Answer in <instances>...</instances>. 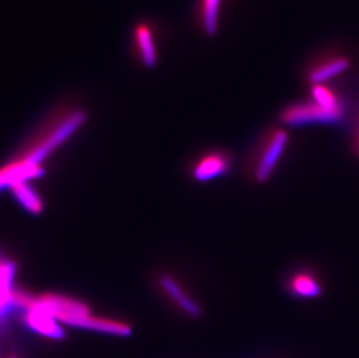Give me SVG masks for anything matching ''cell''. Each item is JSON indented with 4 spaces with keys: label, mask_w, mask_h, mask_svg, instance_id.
Masks as SVG:
<instances>
[{
    "label": "cell",
    "mask_w": 359,
    "mask_h": 358,
    "mask_svg": "<svg viewBox=\"0 0 359 358\" xmlns=\"http://www.w3.org/2000/svg\"><path fill=\"white\" fill-rule=\"evenodd\" d=\"M85 119V112L77 106L55 108L41 122L21 154L0 166V191L42 176L44 171L41 162L74 135L84 124Z\"/></svg>",
    "instance_id": "1"
},
{
    "label": "cell",
    "mask_w": 359,
    "mask_h": 358,
    "mask_svg": "<svg viewBox=\"0 0 359 358\" xmlns=\"http://www.w3.org/2000/svg\"><path fill=\"white\" fill-rule=\"evenodd\" d=\"M36 304L50 314L56 321L65 322L72 327L90 329L104 334L129 336L132 328L126 322L102 318L91 314L88 306L74 298L56 293L41 294L35 297Z\"/></svg>",
    "instance_id": "2"
},
{
    "label": "cell",
    "mask_w": 359,
    "mask_h": 358,
    "mask_svg": "<svg viewBox=\"0 0 359 358\" xmlns=\"http://www.w3.org/2000/svg\"><path fill=\"white\" fill-rule=\"evenodd\" d=\"M290 145V134L280 127H271L261 136L248 159V177L258 185L270 182Z\"/></svg>",
    "instance_id": "3"
},
{
    "label": "cell",
    "mask_w": 359,
    "mask_h": 358,
    "mask_svg": "<svg viewBox=\"0 0 359 358\" xmlns=\"http://www.w3.org/2000/svg\"><path fill=\"white\" fill-rule=\"evenodd\" d=\"M346 113L330 111L313 99L294 102L281 111L280 120L285 125H336L343 121Z\"/></svg>",
    "instance_id": "4"
},
{
    "label": "cell",
    "mask_w": 359,
    "mask_h": 358,
    "mask_svg": "<svg viewBox=\"0 0 359 358\" xmlns=\"http://www.w3.org/2000/svg\"><path fill=\"white\" fill-rule=\"evenodd\" d=\"M234 162V156L231 152L213 149L203 152L194 161L191 166V173L197 182H210L231 173Z\"/></svg>",
    "instance_id": "5"
},
{
    "label": "cell",
    "mask_w": 359,
    "mask_h": 358,
    "mask_svg": "<svg viewBox=\"0 0 359 358\" xmlns=\"http://www.w3.org/2000/svg\"><path fill=\"white\" fill-rule=\"evenodd\" d=\"M285 290L298 300H314L325 293V285L320 274L312 267H298L287 274Z\"/></svg>",
    "instance_id": "6"
},
{
    "label": "cell",
    "mask_w": 359,
    "mask_h": 358,
    "mask_svg": "<svg viewBox=\"0 0 359 358\" xmlns=\"http://www.w3.org/2000/svg\"><path fill=\"white\" fill-rule=\"evenodd\" d=\"M351 65L350 58L342 53H325L314 60L306 72L307 81L312 85L325 84L332 78L348 72Z\"/></svg>",
    "instance_id": "7"
},
{
    "label": "cell",
    "mask_w": 359,
    "mask_h": 358,
    "mask_svg": "<svg viewBox=\"0 0 359 358\" xmlns=\"http://www.w3.org/2000/svg\"><path fill=\"white\" fill-rule=\"evenodd\" d=\"M17 264L5 258L0 251V335L7 331V324L11 312L17 310L14 300L13 279Z\"/></svg>",
    "instance_id": "8"
},
{
    "label": "cell",
    "mask_w": 359,
    "mask_h": 358,
    "mask_svg": "<svg viewBox=\"0 0 359 358\" xmlns=\"http://www.w3.org/2000/svg\"><path fill=\"white\" fill-rule=\"evenodd\" d=\"M160 284L163 290L165 291V293L184 313H187L192 318H200L203 315L199 305L187 293V291L184 290V287L178 281L170 276H162L160 278Z\"/></svg>",
    "instance_id": "9"
},
{
    "label": "cell",
    "mask_w": 359,
    "mask_h": 358,
    "mask_svg": "<svg viewBox=\"0 0 359 358\" xmlns=\"http://www.w3.org/2000/svg\"><path fill=\"white\" fill-rule=\"evenodd\" d=\"M134 42L139 58L146 65H155L157 60L156 44L149 25L139 24L134 31Z\"/></svg>",
    "instance_id": "10"
},
{
    "label": "cell",
    "mask_w": 359,
    "mask_h": 358,
    "mask_svg": "<svg viewBox=\"0 0 359 358\" xmlns=\"http://www.w3.org/2000/svg\"><path fill=\"white\" fill-rule=\"evenodd\" d=\"M224 0H199L198 15L200 24L206 34L213 37L219 29L221 4Z\"/></svg>",
    "instance_id": "11"
},
{
    "label": "cell",
    "mask_w": 359,
    "mask_h": 358,
    "mask_svg": "<svg viewBox=\"0 0 359 358\" xmlns=\"http://www.w3.org/2000/svg\"><path fill=\"white\" fill-rule=\"evenodd\" d=\"M18 203L32 214H39L43 211V201L38 192L27 183H20L11 187Z\"/></svg>",
    "instance_id": "12"
},
{
    "label": "cell",
    "mask_w": 359,
    "mask_h": 358,
    "mask_svg": "<svg viewBox=\"0 0 359 358\" xmlns=\"http://www.w3.org/2000/svg\"><path fill=\"white\" fill-rule=\"evenodd\" d=\"M351 148H353V152L355 154V156L359 159V114L356 120V124H355V127H353V129Z\"/></svg>",
    "instance_id": "13"
},
{
    "label": "cell",
    "mask_w": 359,
    "mask_h": 358,
    "mask_svg": "<svg viewBox=\"0 0 359 358\" xmlns=\"http://www.w3.org/2000/svg\"><path fill=\"white\" fill-rule=\"evenodd\" d=\"M0 358H20L19 356L17 355V354H14V352H10L8 355L5 356V357H0Z\"/></svg>",
    "instance_id": "14"
}]
</instances>
